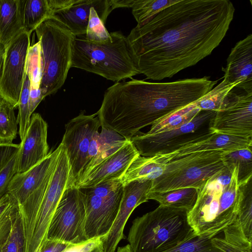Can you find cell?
<instances>
[{
  "mask_svg": "<svg viewBox=\"0 0 252 252\" xmlns=\"http://www.w3.org/2000/svg\"><path fill=\"white\" fill-rule=\"evenodd\" d=\"M235 8L229 0H180L126 37L135 67L161 80L209 56L225 36Z\"/></svg>",
  "mask_w": 252,
  "mask_h": 252,
  "instance_id": "1",
  "label": "cell"
},
{
  "mask_svg": "<svg viewBox=\"0 0 252 252\" xmlns=\"http://www.w3.org/2000/svg\"><path fill=\"white\" fill-rule=\"evenodd\" d=\"M208 77L171 82L132 78L105 91L96 113L101 126L129 140L139 131L205 95L217 83Z\"/></svg>",
  "mask_w": 252,
  "mask_h": 252,
  "instance_id": "2",
  "label": "cell"
},
{
  "mask_svg": "<svg viewBox=\"0 0 252 252\" xmlns=\"http://www.w3.org/2000/svg\"><path fill=\"white\" fill-rule=\"evenodd\" d=\"M187 214L185 210L159 205L136 218L127 237L132 252H163L190 238L195 233Z\"/></svg>",
  "mask_w": 252,
  "mask_h": 252,
  "instance_id": "3",
  "label": "cell"
},
{
  "mask_svg": "<svg viewBox=\"0 0 252 252\" xmlns=\"http://www.w3.org/2000/svg\"><path fill=\"white\" fill-rule=\"evenodd\" d=\"M110 40H88L85 35L76 36L72 48L71 67L96 74L119 82L139 74L126 37L120 32L110 33Z\"/></svg>",
  "mask_w": 252,
  "mask_h": 252,
  "instance_id": "4",
  "label": "cell"
},
{
  "mask_svg": "<svg viewBox=\"0 0 252 252\" xmlns=\"http://www.w3.org/2000/svg\"><path fill=\"white\" fill-rule=\"evenodd\" d=\"M40 41L43 63L40 89L44 97L63 85L72 64V48L76 37L63 24L48 18L35 30Z\"/></svg>",
  "mask_w": 252,
  "mask_h": 252,
  "instance_id": "5",
  "label": "cell"
},
{
  "mask_svg": "<svg viewBox=\"0 0 252 252\" xmlns=\"http://www.w3.org/2000/svg\"><path fill=\"white\" fill-rule=\"evenodd\" d=\"M223 152L214 150L194 153L169 162L162 174L152 180L150 191L201 189L225 167L221 158Z\"/></svg>",
  "mask_w": 252,
  "mask_h": 252,
  "instance_id": "6",
  "label": "cell"
},
{
  "mask_svg": "<svg viewBox=\"0 0 252 252\" xmlns=\"http://www.w3.org/2000/svg\"><path fill=\"white\" fill-rule=\"evenodd\" d=\"M70 166L62 144L57 163L42 202L37 210L22 219L25 252H39L47 239L48 227L65 190L68 188Z\"/></svg>",
  "mask_w": 252,
  "mask_h": 252,
  "instance_id": "7",
  "label": "cell"
},
{
  "mask_svg": "<svg viewBox=\"0 0 252 252\" xmlns=\"http://www.w3.org/2000/svg\"><path fill=\"white\" fill-rule=\"evenodd\" d=\"M215 114L216 111H200L191 121L179 127L153 134L139 133L129 140L141 156L170 153L212 135L210 126Z\"/></svg>",
  "mask_w": 252,
  "mask_h": 252,
  "instance_id": "8",
  "label": "cell"
},
{
  "mask_svg": "<svg viewBox=\"0 0 252 252\" xmlns=\"http://www.w3.org/2000/svg\"><path fill=\"white\" fill-rule=\"evenodd\" d=\"M62 147L61 143L41 161L12 178L8 193L18 203L22 219L33 214L40 206L54 172Z\"/></svg>",
  "mask_w": 252,
  "mask_h": 252,
  "instance_id": "9",
  "label": "cell"
},
{
  "mask_svg": "<svg viewBox=\"0 0 252 252\" xmlns=\"http://www.w3.org/2000/svg\"><path fill=\"white\" fill-rule=\"evenodd\" d=\"M86 210L82 194L76 186L67 188L50 223L47 239L71 244L88 240L85 231Z\"/></svg>",
  "mask_w": 252,
  "mask_h": 252,
  "instance_id": "10",
  "label": "cell"
},
{
  "mask_svg": "<svg viewBox=\"0 0 252 252\" xmlns=\"http://www.w3.org/2000/svg\"><path fill=\"white\" fill-rule=\"evenodd\" d=\"M222 190L220 186L209 181L198 189L196 202L187 214L189 223L197 235L212 238L235 222L221 207Z\"/></svg>",
  "mask_w": 252,
  "mask_h": 252,
  "instance_id": "11",
  "label": "cell"
},
{
  "mask_svg": "<svg viewBox=\"0 0 252 252\" xmlns=\"http://www.w3.org/2000/svg\"><path fill=\"white\" fill-rule=\"evenodd\" d=\"M101 126L96 113H80L65 126L61 143L63 145L70 166L68 187L75 186L87 163L90 142Z\"/></svg>",
  "mask_w": 252,
  "mask_h": 252,
  "instance_id": "12",
  "label": "cell"
},
{
  "mask_svg": "<svg viewBox=\"0 0 252 252\" xmlns=\"http://www.w3.org/2000/svg\"><path fill=\"white\" fill-rule=\"evenodd\" d=\"M30 37L29 33L24 31L5 47L0 94L14 109L18 107L26 74L25 63L31 46Z\"/></svg>",
  "mask_w": 252,
  "mask_h": 252,
  "instance_id": "13",
  "label": "cell"
},
{
  "mask_svg": "<svg viewBox=\"0 0 252 252\" xmlns=\"http://www.w3.org/2000/svg\"><path fill=\"white\" fill-rule=\"evenodd\" d=\"M232 91L216 112L210 130L214 133L252 138V93L237 94Z\"/></svg>",
  "mask_w": 252,
  "mask_h": 252,
  "instance_id": "14",
  "label": "cell"
},
{
  "mask_svg": "<svg viewBox=\"0 0 252 252\" xmlns=\"http://www.w3.org/2000/svg\"><path fill=\"white\" fill-rule=\"evenodd\" d=\"M86 210L85 231L88 239L102 238L111 229L119 211L123 186L106 197L92 194L79 189Z\"/></svg>",
  "mask_w": 252,
  "mask_h": 252,
  "instance_id": "15",
  "label": "cell"
},
{
  "mask_svg": "<svg viewBox=\"0 0 252 252\" xmlns=\"http://www.w3.org/2000/svg\"><path fill=\"white\" fill-rule=\"evenodd\" d=\"M152 180H135L123 185V194L116 219L108 233L102 238L104 252H115L124 238L126 222L133 210L149 200L147 197Z\"/></svg>",
  "mask_w": 252,
  "mask_h": 252,
  "instance_id": "16",
  "label": "cell"
},
{
  "mask_svg": "<svg viewBox=\"0 0 252 252\" xmlns=\"http://www.w3.org/2000/svg\"><path fill=\"white\" fill-rule=\"evenodd\" d=\"M47 128V124L40 114L33 113L27 132L20 143L17 173L27 171L48 156Z\"/></svg>",
  "mask_w": 252,
  "mask_h": 252,
  "instance_id": "17",
  "label": "cell"
},
{
  "mask_svg": "<svg viewBox=\"0 0 252 252\" xmlns=\"http://www.w3.org/2000/svg\"><path fill=\"white\" fill-rule=\"evenodd\" d=\"M139 153L130 140L118 150L103 159L75 186L78 188H88L101 183L120 179Z\"/></svg>",
  "mask_w": 252,
  "mask_h": 252,
  "instance_id": "18",
  "label": "cell"
},
{
  "mask_svg": "<svg viewBox=\"0 0 252 252\" xmlns=\"http://www.w3.org/2000/svg\"><path fill=\"white\" fill-rule=\"evenodd\" d=\"M223 79L230 84L237 83L235 88L252 93V34L238 41L227 59L226 67L222 68Z\"/></svg>",
  "mask_w": 252,
  "mask_h": 252,
  "instance_id": "19",
  "label": "cell"
},
{
  "mask_svg": "<svg viewBox=\"0 0 252 252\" xmlns=\"http://www.w3.org/2000/svg\"><path fill=\"white\" fill-rule=\"evenodd\" d=\"M93 7L104 24L113 10L110 0H77L52 17L65 26L76 36L86 33L90 9Z\"/></svg>",
  "mask_w": 252,
  "mask_h": 252,
  "instance_id": "20",
  "label": "cell"
},
{
  "mask_svg": "<svg viewBox=\"0 0 252 252\" xmlns=\"http://www.w3.org/2000/svg\"><path fill=\"white\" fill-rule=\"evenodd\" d=\"M250 147H252V138L214 133L206 138L183 146L170 153L160 155L168 163L194 153L214 150L227 152Z\"/></svg>",
  "mask_w": 252,
  "mask_h": 252,
  "instance_id": "21",
  "label": "cell"
},
{
  "mask_svg": "<svg viewBox=\"0 0 252 252\" xmlns=\"http://www.w3.org/2000/svg\"><path fill=\"white\" fill-rule=\"evenodd\" d=\"M26 0H0V44L6 47L25 31L23 13Z\"/></svg>",
  "mask_w": 252,
  "mask_h": 252,
  "instance_id": "22",
  "label": "cell"
},
{
  "mask_svg": "<svg viewBox=\"0 0 252 252\" xmlns=\"http://www.w3.org/2000/svg\"><path fill=\"white\" fill-rule=\"evenodd\" d=\"M167 163L160 155L153 157L139 155L120 179L123 185L135 180H153L164 172Z\"/></svg>",
  "mask_w": 252,
  "mask_h": 252,
  "instance_id": "23",
  "label": "cell"
},
{
  "mask_svg": "<svg viewBox=\"0 0 252 252\" xmlns=\"http://www.w3.org/2000/svg\"><path fill=\"white\" fill-rule=\"evenodd\" d=\"M198 189L183 188L176 190L161 191H149L148 200H154L159 205L185 210L188 213L193 207L198 195Z\"/></svg>",
  "mask_w": 252,
  "mask_h": 252,
  "instance_id": "24",
  "label": "cell"
},
{
  "mask_svg": "<svg viewBox=\"0 0 252 252\" xmlns=\"http://www.w3.org/2000/svg\"><path fill=\"white\" fill-rule=\"evenodd\" d=\"M180 0H122V7H130L132 13L141 27L150 22L157 14Z\"/></svg>",
  "mask_w": 252,
  "mask_h": 252,
  "instance_id": "25",
  "label": "cell"
},
{
  "mask_svg": "<svg viewBox=\"0 0 252 252\" xmlns=\"http://www.w3.org/2000/svg\"><path fill=\"white\" fill-rule=\"evenodd\" d=\"M224 238L214 237L213 246L222 252H252V242L245 236L241 227L236 221L223 231Z\"/></svg>",
  "mask_w": 252,
  "mask_h": 252,
  "instance_id": "26",
  "label": "cell"
},
{
  "mask_svg": "<svg viewBox=\"0 0 252 252\" xmlns=\"http://www.w3.org/2000/svg\"><path fill=\"white\" fill-rule=\"evenodd\" d=\"M235 221L241 227L246 238L252 242V178L238 187Z\"/></svg>",
  "mask_w": 252,
  "mask_h": 252,
  "instance_id": "27",
  "label": "cell"
},
{
  "mask_svg": "<svg viewBox=\"0 0 252 252\" xmlns=\"http://www.w3.org/2000/svg\"><path fill=\"white\" fill-rule=\"evenodd\" d=\"M252 148L223 152L221 154L222 160L227 168L231 171L234 166L237 168L238 187L252 178Z\"/></svg>",
  "mask_w": 252,
  "mask_h": 252,
  "instance_id": "28",
  "label": "cell"
},
{
  "mask_svg": "<svg viewBox=\"0 0 252 252\" xmlns=\"http://www.w3.org/2000/svg\"><path fill=\"white\" fill-rule=\"evenodd\" d=\"M55 14L49 0H26L23 13L25 31L31 35L40 24Z\"/></svg>",
  "mask_w": 252,
  "mask_h": 252,
  "instance_id": "29",
  "label": "cell"
},
{
  "mask_svg": "<svg viewBox=\"0 0 252 252\" xmlns=\"http://www.w3.org/2000/svg\"><path fill=\"white\" fill-rule=\"evenodd\" d=\"M201 111L194 103L182 108L154 123L146 133L153 134L171 130L191 121Z\"/></svg>",
  "mask_w": 252,
  "mask_h": 252,
  "instance_id": "30",
  "label": "cell"
},
{
  "mask_svg": "<svg viewBox=\"0 0 252 252\" xmlns=\"http://www.w3.org/2000/svg\"><path fill=\"white\" fill-rule=\"evenodd\" d=\"M19 212L18 203L8 193L0 200V247L9 237Z\"/></svg>",
  "mask_w": 252,
  "mask_h": 252,
  "instance_id": "31",
  "label": "cell"
},
{
  "mask_svg": "<svg viewBox=\"0 0 252 252\" xmlns=\"http://www.w3.org/2000/svg\"><path fill=\"white\" fill-rule=\"evenodd\" d=\"M238 83L230 84L224 79L205 95L194 102L195 107L201 111H217L222 106L228 94Z\"/></svg>",
  "mask_w": 252,
  "mask_h": 252,
  "instance_id": "32",
  "label": "cell"
},
{
  "mask_svg": "<svg viewBox=\"0 0 252 252\" xmlns=\"http://www.w3.org/2000/svg\"><path fill=\"white\" fill-rule=\"evenodd\" d=\"M43 63L40 41L30 46L25 63V73L30 81L31 87L39 89L42 76Z\"/></svg>",
  "mask_w": 252,
  "mask_h": 252,
  "instance_id": "33",
  "label": "cell"
},
{
  "mask_svg": "<svg viewBox=\"0 0 252 252\" xmlns=\"http://www.w3.org/2000/svg\"><path fill=\"white\" fill-rule=\"evenodd\" d=\"M17 125L14 108L3 99L0 105V143H12L18 133Z\"/></svg>",
  "mask_w": 252,
  "mask_h": 252,
  "instance_id": "34",
  "label": "cell"
},
{
  "mask_svg": "<svg viewBox=\"0 0 252 252\" xmlns=\"http://www.w3.org/2000/svg\"><path fill=\"white\" fill-rule=\"evenodd\" d=\"M30 81L28 76L25 74L23 85L19 97L18 108V113L17 117L19 125V135L21 140L24 137L29 126L32 115L29 108V94L30 90Z\"/></svg>",
  "mask_w": 252,
  "mask_h": 252,
  "instance_id": "35",
  "label": "cell"
},
{
  "mask_svg": "<svg viewBox=\"0 0 252 252\" xmlns=\"http://www.w3.org/2000/svg\"><path fill=\"white\" fill-rule=\"evenodd\" d=\"M211 239L195 234L176 247L163 252H222L213 246Z\"/></svg>",
  "mask_w": 252,
  "mask_h": 252,
  "instance_id": "36",
  "label": "cell"
},
{
  "mask_svg": "<svg viewBox=\"0 0 252 252\" xmlns=\"http://www.w3.org/2000/svg\"><path fill=\"white\" fill-rule=\"evenodd\" d=\"M85 38L88 40L102 42L111 39L110 33L106 29L104 24L98 16L94 8L90 9Z\"/></svg>",
  "mask_w": 252,
  "mask_h": 252,
  "instance_id": "37",
  "label": "cell"
},
{
  "mask_svg": "<svg viewBox=\"0 0 252 252\" xmlns=\"http://www.w3.org/2000/svg\"><path fill=\"white\" fill-rule=\"evenodd\" d=\"M25 249L23 226L19 212L9 237L0 247V252H25Z\"/></svg>",
  "mask_w": 252,
  "mask_h": 252,
  "instance_id": "38",
  "label": "cell"
},
{
  "mask_svg": "<svg viewBox=\"0 0 252 252\" xmlns=\"http://www.w3.org/2000/svg\"><path fill=\"white\" fill-rule=\"evenodd\" d=\"M17 153L0 171V200L8 193L9 184L17 173Z\"/></svg>",
  "mask_w": 252,
  "mask_h": 252,
  "instance_id": "39",
  "label": "cell"
},
{
  "mask_svg": "<svg viewBox=\"0 0 252 252\" xmlns=\"http://www.w3.org/2000/svg\"><path fill=\"white\" fill-rule=\"evenodd\" d=\"M62 252H104L101 237H96L76 244H70Z\"/></svg>",
  "mask_w": 252,
  "mask_h": 252,
  "instance_id": "40",
  "label": "cell"
},
{
  "mask_svg": "<svg viewBox=\"0 0 252 252\" xmlns=\"http://www.w3.org/2000/svg\"><path fill=\"white\" fill-rule=\"evenodd\" d=\"M123 185L120 179L101 183L94 187L84 188L90 193L100 197H106L118 190Z\"/></svg>",
  "mask_w": 252,
  "mask_h": 252,
  "instance_id": "41",
  "label": "cell"
},
{
  "mask_svg": "<svg viewBox=\"0 0 252 252\" xmlns=\"http://www.w3.org/2000/svg\"><path fill=\"white\" fill-rule=\"evenodd\" d=\"M20 144L0 143V171L18 152Z\"/></svg>",
  "mask_w": 252,
  "mask_h": 252,
  "instance_id": "42",
  "label": "cell"
},
{
  "mask_svg": "<svg viewBox=\"0 0 252 252\" xmlns=\"http://www.w3.org/2000/svg\"><path fill=\"white\" fill-rule=\"evenodd\" d=\"M70 244L60 240L47 239L39 252H62Z\"/></svg>",
  "mask_w": 252,
  "mask_h": 252,
  "instance_id": "43",
  "label": "cell"
},
{
  "mask_svg": "<svg viewBox=\"0 0 252 252\" xmlns=\"http://www.w3.org/2000/svg\"><path fill=\"white\" fill-rule=\"evenodd\" d=\"M232 171L233 170H229L225 166L217 173L209 181L218 184L223 189L230 182Z\"/></svg>",
  "mask_w": 252,
  "mask_h": 252,
  "instance_id": "44",
  "label": "cell"
},
{
  "mask_svg": "<svg viewBox=\"0 0 252 252\" xmlns=\"http://www.w3.org/2000/svg\"><path fill=\"white\" fill-rule=\"evenodd\" d=\"M44 98L40 88L34 89L30 86L29 108L31 115H32L38 104Z\"/></svg>",
  "mask_w": 252,
  "mask_h": 252,
  "instance_id": "45",
  "label": "cell"
},
{
  "mask_svg": "<svg viewBox=\"0 0 252 252\" xmlns=\"http://www.w3.org/2000/svg\"><path fill=\"white\" fill-rule=\"evenodd\" d=\"M99 146L100 133L97 131L94 134L90 142L88 153L87 163L85 167L90 163L95 156L97 154Z\"/></svg>",
  "mask_w": 252,
  "mask_h": 252,
  "instance_id": "46",
  "label": "cell"
},
{
  "mask_svg": "<svg viewBox=\"0 0 252 252\" xmlns=\"http://www.w3.org/2000/svg\"><path fill=\"white\" fill-rule=\"evenodd\" d=\"M5 50V47L3 45L0 44V79L3 69Z\"/></svg>",
  "mask_w": 252,
  "mask_h": 252,
  "instance_id": "47",
  "label": "cell"
},
{
  "mask_svg": "<svg viewBox=\"0 0 252 252\" xmlns=\"http://www.w3.org/2000/svg\"><path fill=\"white\" fill-rule=\"evenodd\" d=\"M117 252H132L129 244L122 247H119Z\"/></svg>",
  "mask_w": 252,
  "mask_h": 252,
  "instance_id": "48",
  "label": "cell"
},
{
  "mask_svg": "<svg viewBox=\"0 0 252 252\" xmlns=\"http://www.w3.org/2000/svg\"><path fill=\"white\" fill-rule=\"evenodd\" d=\"M3 100V99L2 98V96H1L0 94V105L2 103V101Z\"/></svg>",
  "mask_w": 252,
  "mask_h": 252,
  "instance_id": "49",
  "label": "cell"
}]
</instances>
